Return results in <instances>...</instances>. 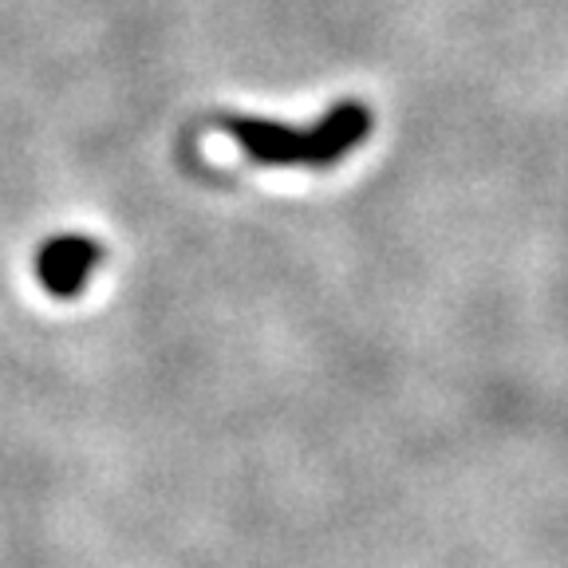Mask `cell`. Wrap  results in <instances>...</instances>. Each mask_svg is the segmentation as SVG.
<instances>
[{
  "instance_id": "7a4b0ae2",
  "label": "cell",
  "mask_w": 568,
  "mask_h": 568,
  "mask_svg": "<svg viewBox=\"0 0 568 568\" xmlns=\"http://www.w3.org/2000/svg\"><path fill=\"white\" fill-rule=\"evenodd\" d=\"M99 257L103 248L88 237H52L36 257V276L52 296H80Z\"/></svg>"
},
{
  "instance_id": "6da1fadb",
  "label": "cell",
  "mask_w": 568,
  "mask_h": 568,
  "mask_svg": "<svg viewBox=\"0 0 568 568\" xmlns=\"http://www.w3.org/2000/svg\"><path fill=\"white\" fill-rule=\"evenodd\" d=\"M225 131L253 162L265 166H332L339 154L355 151L372 131V115L364 103H339L324 123L312 131L265 123V119H225Z\"/></svg>"
}]
</instances>
